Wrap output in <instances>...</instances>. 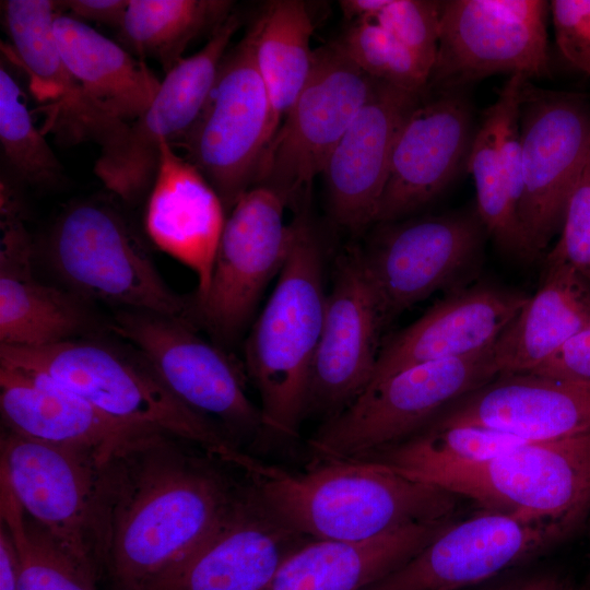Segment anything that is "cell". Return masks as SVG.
Returning <instances> with one entry per match:
<instances>
[{"label":"cell","instance_id":"8fae6325","mask_svg":"<svg viewBox=\"0 0 590 590\" xmlns=\"http://www.w3.org/2000/svg\"><path fill=\"white\" fill-rule=\"evenodd\" d=\"M522 186L518 220L530 260L559 233L590 163V105L526 84L519 110Z\"/></svg>","mask_w":590,"mask_h":590},{"label":"cell","instance_id":"cb8c5ba5","mask_svg":"<svg viewBox=\"0 0 590 590\" xmlns=\"http://www.w3.org/2000/svg\"><path fill=\"white\" fill-rule=\"evenodd\" d=\"M429 425L482 426L529 441L582 434L590 432V381L531 373L499 375L451 404Z\"/></svg>","mask_w":590,"mask_h":590},{"label":"cell","instance_id":"ee69618b","mask_svg":"<svg viewBox=\"0 0 590 590\" xmlns=\"http://www.w3.org/2000/svg\"><path fill=\"white\" fill-rule=\"evenodd\" d=\"M389 0H341L343 14L355 22L374 21Z\"/></svg>","mask_w":590,"mask_h":590},{"label":"cell","instance_id":"f1b7e54d","mask_svg":"<svg viewBox=\"0 0 590 590\" xmlns=\"http://www.w3.org/2000/svg\"><path fill=\"white\" fill-rule=\"evenodd\" d=\"M54 34L64 66L106 113L130 125L150 107L161 81L141 59L71 15L56 16Z\"/></svg>","mask_w":590,"mask_h":590},{"label":"cell","instance_id":"e575fe53","mask_svg":"<svg viewBox=\"0 0 590 590\" xmlns=\"http://www.w3.org/2000/svg\"><path fill=\"white\" fill-rule=\"evenodd\" d=\"M0 143L15 181L52 187L62 180L63 169L58 158L34 125L17 82L3 66L0 68Z\"/></svg>","mask_w":590,"mask_h":590},{"label":"cell","instance_id":"603a6c76","mask_svg":"<svg viewBox=\"0 0 590 590\" xmlns=\"http://www.w3.org/2000/svg\"><path fill=\"white\" fill-rule=\"evenodd\" d=\"M422 95L374 80L367 101L322 172L340 225L359 232L376 222L397 135Z\"/></svg>","mask_w":590,"mask_h":590},{"label":"cell","instance_id":"5b68a950","mask_svg":"<svg viewBox=\"0 0 590 590\" xmlns=\"http://www.w3.org/2000/svg\"><path fill=\"white\" fill-rule=\"evenodd\" d=\"M44 257L60 286L92 305L189 320L190 297L168 286L122 213L106 201L68 206L49 231Z\"/></svg>","mask_w":590,"mask_h":590},{"label":"cell","instance_id":"6da1fadb","mask_svg":"<svg viewBox=\"0 0 590 590\" xmlns=\"http://www.w3.org/2000/svg\"><path fill=\"white\" fill-rule=\"evenodd\" d=\"M228 463L166 433L132 441L104 467L101 575L111 590H143L200 547L247 489Z\"/></svg>","mask_w":590,"mask_h":590},{"label":"cell","instance_id":"277c9868","mask_svg":"<svg viewBox=\"0 0 590 590\" xmlns=\"http://www.w3.org/2000/svg\"><path fill=\"white\" fill-rule=\"evenodd\" d=\"M288 255L245 342V367L260 397L264 433L296 438L327 293L320 243L310 224L293 223Z\"/></svg>","mask_w":590,"mask_h":590},{"label":"cell","instance_id":"ab89813d","mask_svg":"<svg viewBox=\"0 0 590 590\" xmlns=\"http://www.w3.org/2000/svg\"><path fill=\"white\" fill-rule=\"evenodd\" d=\"M528 373L563 380L590 381V324Z\"/></svg>","mask_w":590,"mask_h":590},{"label":"cell","instance_id":"1f68e13d","mask_svg":"<svg viewBox=\"0 0 590 590\" xmlns=\"http://www.w3.org/2000/svg\"><path fill=\"white\" fill-rule=\"evenodd\" d=\"M226 0H129L119 28L121 40L141 58L158 61L165 73L180 60L187 46L212 33L231 15Z\"/></svg>","mask_w":590,"mask_h":590},{"label":"cell","instance_id":"9c48e42d","mask_svg":"<svg viewBox=\"0 0 590 590\" xmlns=\"http://www.w3.org/2000/svg\"><path fill=\"white\" fill-rule=\"evenodd\" d=\"M285 205L273 189L253 186L226 216L210 285L202 298L190 297L189 314L222 347L244 333L267 285L284 266L293 235V225L284 222Z\"/></svg>","mask_w":590,"mask_h":590},{"label":"cell","instance_id":"52a82bcc","mask_svg":"<svg viewBox=\"0 0 590 590\" xmlns=\"http://www.w3.org/2000/svg\"><path fill=\"white\" fill-rule=\"evenodd\" d=\"M108 329L145 356L178 401L217 424L237 447L264 433L260 408L247 394L240 367L224 347L199 335L190 320L115 309Z\"/></svg>","mask_w":590,"mask_h":590},{"label":"cell","instance_id":"ac0fdd59","mask_svg":"<svg viewBox=\"0 0 590 590\" xmlns=\"http://www.w3.org/2000/svg\"><path fill=\"white\" fill-rule=\"evenodd\" d=\"M384 324L361 250H350L339 258L327 294L309 375L305 418L320 417L327 422L367 388L377 363Z\"/></svg>","mask_w":590,"mask_h":590},{"label":"cell","instance_id":"484cf974","mask_svg":"<svg viewBox=\"0 0 590 590\" xmlns=\"http://www.w3.org/2000/svg\"><path fill=\"white\" fill-rule=\"evenodd\" d=\"M158 166L149 196L145 231L165 253L197 276L192 299L204 296L226 221L221 198L204 176L176 154L167 140L158 142Z\"/></svg>","mask_w":590,"mask_h":590},{"label":"cell","instance_id":"5bb4252c","mask_svg":"<svg viewBox=\"0 0 590 590\" xmlns=\"http://www.w3.org/2000/svg\"><path fill=\"white\" fill-rule=\"evenodd\" d=\"M543 0L441 1L439 43L428 85L455 90L495 73H548Z\"/></svg>","mask_w":590,"mask_h":590},{"label":"cell","instance_id":"2e32d148","mask_svg":"<svg viewBox=\"0 0 590 590\" xmlns=\"http://www.w3.org/2000/svg\"><path fill=\"white\" fill-rule=\"evenodd\" d=\"M382 224L361 255L386 323L463 278L486 232L477 213L463 212Z\"/></svg>","mask_w":590,"mask_h":590},{"label":"cell","instance_id":"30bf717a","mask_svg":"<svg viewBox=\"0 0 590 590\" xmlns=\"http://www.w3.org/2000/svg\"><path fill=\"white\" fill-rule=\"evenodd\" d=\"M274 134L271 103L247 32L224 56L198 118L174 142L186 151V158L229 212L255 186L261 158Z\"/></svg>","mask_w":590,"mask_h":590},{"label":"cell","instance_id":"b9f144b4","mask_svg":"<svg viewBox=\"0 0 590 590\" xmlns=\"http://www.w3.org/2000/svg\"><path fill=\"white\" fill-rule=\"evenodd\" d=\"M479 590H575L566 577L554 570L517 575Z\"/></svg>","mask_w":590,"mask_h":590},{"label":"cell","instance_id":"7402d4cb","mask_svg":"<svg viewBox=\"0 0 590 590\" xmlns=\"http://www.w3.org/2000/svg\"><path fill=\"white\" fill-rule=\"evenodd\" d=\"M471 120L455 90L418 102L397 135L376 222L399 221L445 189L468 156Z\"/></svg>","mask_w":590,"mask_h":590},{"label":"cell","instance_id":"d590c367","mask_svg":"<svg viewBox=\"0 0 590 590\" xmlns=\"http://www.w3.org/2000/svg\"><path fill=\"white\" fill-rule=\"evenodd\" d=\"M338 43L370 79L411 93L426 91L430 73L375 21L355 22Z\"/></svg>","mask_w":590,"mask_h":590},{"label":"cell","instance_id":"8992f818","mask_svg":"<svg viewBox=\"0 0 590 590\" xmlns=\"http://www.w3.org/2000/svg\"><path fill=\"white\" fill-rule=\"evenodd\" d=\"M493 346L412 366L369 385L308 440L312 460L357 458L421 432L451 404L499 376Z\"/></svg>","mask_w":590,"mask_h":590},{"label":"cell","instance_id":"7a4b0ae2","mask_svg":"<svg viewBox=\"0 0 590 590\" xmlns=\"http://www.w3.org/2000/svg\"><path fill=\"white\" fill-rule=\"evenodd\" d=\"M266 509L310 540L362 542L456 517L458 495L376 461L312 460L291 472L236 450L228 459Z\"/></svg>","mask_w":590,"mask_h":590},{"label":"cell","instance_id":"bcb514c9","mask_svg":"<svg viewBox=\"0 0 590 590\" xmlns=\"http://www.w3.org/2000/svg\"><path fill=\"white\" fill-rule=\"evenodd\" d=\"M588 586H589V588H590V585H588Z\"/></svg>","mask_w":590,"mask_h":590},{"label":"cell","instance_id":"7c38bea8","mask_svg":"<svg viewBox=\"0 0 590 590\" xmlns=\"http://www.w3.org/2000/svg\"><path fill=\"white\" fill-rule=\"evenodd\" d=\"M373 84L338 42L314 49L306 84L269 142L255 186L273 189L285 202L307 189L322 174Z\"/></svg>","mask_w":590,"mask_h":590},{"label":"cell","instance_id":"d6a6232c","mask_svg":"<svg viewBox=\"0 0 590 590\" xmlns=\"http://www.w3.org/2000/svg\"><path fill=\"white\" fill-rule=\"evenodd\" d=\"M0 519L13 545L19 590H97L98 575L25 514L2 473Z\"/></svg>","mask_w":590,"mask_h":590},{"label":"cell","instance_id":"d4e9b609","mask_svg":"<svg viewBox=\"0 0 590 590\" xmlns=\"http://www.w3.org/2000/svg\"><path fill=\"white\" fill-rule=\"evenodd\" d=\"M528 298L482 284L450 294L380 347L369 385L412 366L492 347Z\"/></svg>","mask_w":590,"mask_h":590},{"label":"cell","instance_id":"7bdbcfd3","mask_svg":"<svg viewBox=\"0 0 590 590\" xmlns=\"http://www.w3.org/2000/svg\"><path fill=\"white\" fill-rule=\"evenodd\" d=\"M0 590H19L13 545L2 526H0Z\"/></svg>","mask_w":590,"mask_h":590},{"label":"cell","instance_id":"4dcf8cb0","mask_svg":"<svg viewBox=\"0 0 590 590\" xmlns=\"http://www.w3.org/2000/svg\"><path fill=\"white\" fill-rule=\"evenodd\" d=\"M248 33L276 132L312 67V21L303 1L278 0L268 4Z\"/></svg>","mask_w":590,"mask_h":590},{"label":"cell","instance_id":"4316f807","mask_svg":"<svg viewBox=\"0 0 590 590\" xmlns=\"http://www.w3.org/2000/svg\"><path fill=\"white\" fill-rule=\"evenodd\" d=\"M0 413L2 428L30 439L90 451L103 463L139 437L155 433L118 423L49 377L3 363Z\"/></svg>","mask_w":590,"mask_h":590},{"label":"cell","instance_id":"f35d334b","mask_svg":"<svg viewBox=\"0 0 590 590\" xmlns=\"http://www.w3.org/2000/svg\"><path fill=\"white\" fill-rule=\"evenodd\" d=\"M548 11L558 50L590 75V0H552Z\"/></svg>","mask_w":590,"mask_h":590},{"label":"cell","instance_id":"e0dca14e","mask_svg":"<svg viewBox=\"0 0 590 590\" xmlns=\"http://www.w3.org/2000/svg\"><path fill=\"white\" fill-rule=\"evenodd\" d=\"M239 24L231 14L198 52L167 72L150 107L128 126L117 145L97 158L94 174L122 201L135 203L152 188L160 140L173 143L196 121Z\"/></svg>","mask_w":590,"mask_h":590},{"label":"cell","instance_id":"ffe728a7","mask_svg":"<svg viewBox=\"0 0 590 590\" xmlns=\"http://www.w3.org/2000/svg\"><path fill=\"white\" fill-rule=\"evenodd\" d=\"M3 22L15 57L28 76L32 94L45 116L42 132H50L66 144L94 142L101 154L125 135L128 123L106 113L84 91L64 66L54 34L61 13L58 1H2Z\"/></svg>","mask_w":590,"mask_h":590},{"label":"cell","instance_id":"836d02e7","mask_svg":"<svg viewBox=\"0 0 590 590\" xmlns=\"http://www.w3.org/2000/svg\"><path fill=\"white\" fill-rule=\"evenodd\" d=\"M476 192V213L488 235L507 253L530 260L521 233L517 205L503 168L492 106L472 137L467 156Z\"/></svg>","mask_w":590,"mask_h":590},{"label":"cell","instance_id":"83f0119b","mask_svg":"<svg viewBox=\"0 0 590 590\" xmlns=\"http://www.w3.org/2000/svg\"><path fill=\"white\" fill-rule=\"evenodd\" d=\"M455 521L411 524L362 542L308 541L283 560L262 590H364L412 559Z\"/></svg>","mask_w":590,"mask_h":590},{"label":"cell","instance_id":"f6af8a7d","mask_svg":"<svg viewBox=\"0 0 590 590\" xmlns=\"http://www.w3.org/2000/svg\"><path fill=\"white\" fill-rule=\"evenodd\" d=\"M575 590H590V588H589V586L587 585V586L581 587V588H578V589L575 588Z\"/></svg>","mask_w":590,"mask_h":590},{"label":"cell","instance_id":"8d00e7d4","mask_svg":"<svg viewBox=\"0 0 590 590\" xmlns=\"http://www.w3.org/2000/svg\"><path fill=\"white\" fill-rule=\"evenodd\" d=\"M441 1L389 0L374 20L432 73L439 43Z\"/></svg>","mask_w":590,"mask_h":590},{"label":"cell","instance_id":"60d3db41","mask_svg":"<svg viewBox=\"0 0 590 590\" xmlns=\"http://www.w3.org/2000/svg\"><path fill=\"white\" fill-rule=\"evenodd\" d=\"M60 11L68 10L78 20L121 27L129 0H67L58 1Z\"/></svg>","mask_w":590,"mask_h":590},{"label":"cell","instance_id":"d6986e66","mask_svg":"<svg viewBox=\"0 0 590 590\" xmlns=\"http://www.w3.org/2000/svg\"><path fill=\"white\" fill-rule=\"evenodd\" d=\"M94 305L34 273V247L22 198L0 181V345L42 349L108 332Z\"/></svg>","mask_w":590,"mask_h":590},{"label":"cell","instance_id":"74e56055","mask_svg":"<svg viewBox=\"0 0 590 590\" xmlns=\"http://www.w3.org/2000/svg\"><path fill=\"white\" fill-rule=\"evenodd\" d=\"M546 263L569 266L590 284V163L569 200Z\"/></svg>","mask_w":590,"mask_h":590},{"label":"cell","instance_id":"3957f363","mask_svg":"<svg viewBox=\"0 0 590 590\" xmlns=\"http://www.w3.org/2000/svg\"><path fill=\"white\" fill-rule=\"evenodd\" d=\"M0 363L49 377L118 423L177 436L219 458L239 448L178 401L145 356L110 331L42 349L0 345Z\"/></svg>","mask_w":590,"mask_h":590},{"label":"cell","instance_id":"f546056e","mask_svg":"<svg viewBox=\"0 0 590 590\" xmlns=\"http://www.w3.org/2000/svg\"><path fill=\"white\" fill-rule=\"evenodd\" d=\"M590 324V284L574 268L547 264L545 278L493 346L499 375L528 373Z\"/></svg>","mask_w":590,"mask_h":590},{"label":"cell","instance_id":"9a60e30c","mask_svg":"<svg viewBox=\"0 0 590 590\" xmlns=\"http://www.w3.org/2000/svg\"><path fill=\"white\" fill-rule=\"evenodd\" d=\"M564 527L481 509L452 522L403 566L364 590H465L543 555Z\"/></svg>","mask_w":590,"mask_h":590},{"label":"cell","instance_id":"4fadbf2b","mask_svg":"<svg viewBox=\"0 0 590 590\" xmlns=\"http://www.w3.org/2000/svg\"><path fill=\"white\" fill-rule=\"evenodd\" d=\"M2 473L25 514L101 577L98 529L104 467L94 453L2 428Z\"/></svg>","mask_w":590,"mask_h":590},{"label":"cell","instance_id":"44dd1931","mask_svg":"<svg viewBox=\"0 0 590 590\" xmlns=\"http://www.w3.org/2000/svg\"><path fill=\"white\" fill-rule=\"evenodd\" d=\"M308 541L274 518L247 482L224 523L143 590H262L283 560Z\"/></svg>","mask_w":590,"mask_h":590},{"label":"cell","instance_id":"ba28073f","mask_svg":"<svg viewBox=\"0 0 590 590\" xmlns=\"http://www.w3.org/2000/svg\"><path fill=\"white\" fill-rule=\"evenodd\" d=\"M428 484L474 500L482 509L559 524L574 533L590 511V432L524 441Z\"/></svg>","mask_w":590,"mask_h":590}]
</instances>
